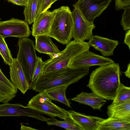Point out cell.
Instances as JSON below:
<instances>
[{"mask_svg":"<svg viewBox=\"0 0 130 130\" xmlns=\"http://www.w3.org/2000/svg\"><path fill=\"white\" fill-rule=\"evenodd\" d=\"M20 129L21 130H37L30 127L25 126L23 124L21 125Z\"/></svg>","mask_w":130,"mask_h":130,"instance_id":"cell-32","label":"cell"},{"mask_svg":"<svg viewBox=\"0 0 130 130\" xmlns=\"http://www.w3.org/2000/svg\"><path fill=\"white\" fill-rule=\"evenodd\" d=\"M74 8L71 12L73 21L72 38L78 42L89 40L93 36L92 31L95 26L87 20L77 9Z\"/></svg>","mask_w":130,"mask_h":130,"instance_id":"cell-7","label":"cell"},{"mask_svg":"<svg viewBox=\"0 0 130 130\" xmlns=\"http://www.w3.org/2000/svg\"><path fill=\"white\" fill-rule=\"evenodd\" d=\"M130 99V88L121 83L117 94L112 103L117 105Z\"/></svg>","mask_w":130,"mask_h":130,"instance_id":"cell-25","label":"cell"},{"mask_svg":"<svg viewBox=\"0 0 130 130\" xmlns=\"http://www.w3.org/2000/svg\"><path fill=\"white\" fill-rule=\"evenodd\" d=\"M19 116L30 117L42 121H46L48 119L41 112L19 103H7L0 104V117Z\"/></svg>","mask_w":130,"mask_h":130,"instance_id":"cell-10","label":"cell"},{"mask_svg":"<svg viewBox=\"0 0 130 130\" xmlns=\"http://www.w3.org/2000/svg\"><path fill=\"white\" fill-rule=\"evenodd\" d=\"M90 47L88 42H78L74 40L70 41L58 55L44 61L42 73L45 74L66 68L68 67L72 59L84 52L89 50Z\"/></svg>","mask_w":130,"mask_h":130,"instance_id":"cell-4","label":"cell"},{"mask_svg":"<svg viewBox=\"0 0 130 130\" xmlns=\"http://www.w3.org/2000/svg\"><path fill=\"white\" fill-rule=\"evenodd\" d=\"M16 59L30 84L37 58L34 41L27 37L19 38Z\"/></svg>","mask_w":130,"mask_h":130,"instance_id":"cell-5","label":"cell"},{"mask_svg":"<svg viewBox=\"0 0 130 130\" xmlns=\"http://www.w3.org/2000/svg\"><path fill=\"white\" fill-rule=\"evenodd\" d=\"M107 114L108 117L130 121V99L117 105L111 103L107 107Z\"/></svg>","mask_w":130,"mask_h":130,"instance_id":"cell-18","label":"cell"},{"mask_svg":"<svg viewBox=\"0 0 130 130\" xmlns=\"http://www.w3.org/2000/svg\"><path fill=\"white\" fill-rule=\"evenodd\" d=\"M9 2L14 4L21 6H25L26 3L22 0H7Z\"/></svg>","mask_w":130,"mask_h":130,"instance_id":"cell-31","label":"cell"},{"mask_svg":"<svg viewBox=\"0 0 130 130\" xmlns=\"http://www.w3.org/2000/svg\"><path fill=\"white\" fill-rule=\"evenodd\" d=\"M90 46L99 51L104 56L113 55L115 49L119 44L118 41L97 35L93 36L88 42Z\"/></svg>","mask_w":130,"mask_h":130,"instance_id":"cell-14","label":"cell"},{"mask_svg":"<svg viewBox=\"0 0 130 130\" xmlns=\"http://www.w3.org/2000/svg\"><path fill=\"white\" fill-rule=\"evenodd\" d=\"M71 100L90 106L94 109L100 110L106 102L105 99L99 96L93 92H81Z\"/></svg>","mask_w":130,"mask_h":130,"instance_id":"cell-17","label":"cell"},{"mask_svg":"<svg viewBox=\"0 0 130 130\" xmlns=\"http://www.w3.org/2000/svg\"><path fill=\"white\" fill-rule=\"evenodd\" d=\"M58 0H52V4L54 3L56 1H58Z\"/></svg>","mask_w":130,"mask_h":130,"instance_id":"cell-34","label":"cell"},{"mask_svg":"<svg viewBox=\"0 0 130 130\" xmlns=\"http://www.w3.org/2000/svg\"><path fill=\"white\" fill-rule=\"evenodd\" d=\"M54 18L48 35L63 44L72 38L73 21L71 11L67 6H61L52 11Z\"/></svg>","mask_w":130,"mask_h":130,"instance_id":"cell-3","label":"cell"},{"mask_svg":"<svg viewBox=\"0 0 130 130\" xmlns=\"http://www.w3.org/2000/svg\"><path fill=\"white\" fill-rule=\"evenodd\" d=\"M121 74L118 63L100 66L91 73L87 86L99 96L113 100L121 83Z\"/></svg>","mask_w":130,"mask_h":130,"instance_id":"cell-1","label":"cell"},{"mask_svg":"<svg viewBox=\"0 0 130 130\" xmlns=\"http://www.w3.org/2000/svg\"><path fill=\"white\" fill-rule=\"evenodd\" d=\"M115 8L117 10L130 6V0H115Z\"/></svg>","mask_w":130,"mask_h":130,"instance_id":"cell-29","label":"cell"},{"mask_svg":"<svg viewBox=\"0 0 130 130\" xmlns=\"http://www.w3.org/2000/svg\"><path fill=\"white\" fill-rule=\"evenodd\" d=\"M9 68L10 81L24 94L30 89V84L16 58H13Z\"/></svg>","mask_w":130,"mask_h":130,"instance_id":"cell-12","label":"cell"},{"mask_svg":"<svg viewBox=\"0 0 130 130\" xmlns=\"http://www.w3.org/2000/svg\"><path fill=\"white\" fill-rule=\"evenodd\" d=\"M54 16L53 11L48 10L37 15L32 24V35H48Z\"/></svg>","mask_w":130,"mask_h":130,"instance_id":"cell-13","label":"cell"},{"mask_svg":"<svg viewBox=\"0 0 130 130\" xmlns=\"http://www.w3.org/2000/svg\"><path fill=\"white\" fill-rule=\"evenodd\" d=\"M1 18H0V20H1Z\"/></svg>","mask_w":130,"mask_h":130,"instance_id":"cell-36","label":"cell"},{"mask_svg":"<svg viewBox=\"0 0 130 130\" xmlns=\"http://www.w3.org/2000/svg\"><path fill=\"white\" fill-rule=\"evenodd\" d=\"M53 117H50L46 123L48 125H55L68 130H82L81 128L70 118L63 121L57 120Z\"/></svg>","mask_w":130,"mask_h":130,"instance_id":"cell-23","label":"cell"},{"mask_svg":"<svg viewBox=\"0 0 130 130\" xmlns=\"http://www.w3.org/2000/svg\"><path fill=\"white\" fill-rule=\"evenodd\" d=\"M112 0H79L73 5L88 20L92 23L110 4Z\"/></svg>","mask_w":130,"mask_h":130,"instance_id":"cell-8","label":"cell"},{"mask_svg":"<svg viewBox=\"0 0 130 130\" xmlns=\"http://www.w3.org/2000/svg\"><path fill=\"white\" fill-rule=\"evenodd\" d=\"M114 62L109 58L96 54L88 50L74 58L68 67L72 68L89 67L94 66H104Z\"/></svg>","mask_w":130,"mask_h":130,"instance_id":"cell-11","label":"cell"},{"mask_svg":"<svg viewBox=\"0 0 130 130\" xmlns=\"http://www.w3.org/2000/svg\"><path fill=\"white\" fill-rule=\"evenodd\" d=\"M69 116L82 130H97L100 123L104 119L87 115L73 110L68 111Z\"/></svg>","mask_w":130,"mask_h":130,"instance_id":"cell-15","label":"cell"},{"mask_svg":"<svg viewBox=\"0 0 130 130\" xmlns=\"http://www.w3.org/2000/svg\"><path fill=\"white\" fill-rule=\"evenodd\" d=\"M89 67L66 68L45 74L41 73L31 85L30 89L40 92L56 86L70 85L77 82L88 75Z\"/></svg>","mask_w":130,"mask_h":130,"instance_id":"cell-2","label":"cell"},{"mask_svg":"<svg viewBox=\"0 0 130 130\" xmlns=\"http://www.w3.org/2000/svg\"><path fill=\"white\" fill-rule=\"evenodd\" d=\"M23 0L26 3V4H27V2H28V0Z\"/></svg>","mask_w":130,"mask_h":130,"instance_id":"cell-35","label":"cell"},{"mask_svg":"<svg viewBox=\"0 0 130 130\" xmlns=\"http://www.w3.org/2000/svg\"><path fill=\"white\" fill-rule=\"evenodd\" d=\"M44 91L39 92L28 101L27 106L48 116L65 120L70 118L68 111L54 104Z\"/></svg>","mask_w":130,"mask_h":130,"instance_id":"cell-6","label":"cell"},{"mask_svg":"<svg viewBox=\"0 0 130 130\" xmlns=\"http://www.w3.org/2000/svg\"><path fill=\"white\" fill-rule=\"evenodd\" d=\"M28 24L24 20L12 18L0 21V36L4 38L13 37L19 39L27 38L31 33Z\"/></svg>","mask_w":130,"mask_h":130,"instance_id":"cell-9","label":"cell"},{"mask_svg":"<svg viewBox=\"0 0 130 130\" xmlns=\"http://www.w3.org/2000/svg\"><path fill=\"white\" fill-rule=\"evenodd\" d=\"M130 63H129L127 65V68L126 70L124 72L125 76L129 78H130Z\"/></svg>","mask_w":130,"mask_h":130,"instance_id":"cell-33","label":"cell"},{"mask_svg":"<svg viewBox=\"0 0 130 130\" xmlns=\"http://www.w3.org/2000/svg\"><path fill=\"white\" fill-rule=\"evenodd\" d=\"M35 38V47L38 52L47 55L50 58L55 57L60 53L61 51L48 35H39Z\"/></svg>","mask_w":130,"mask_h":130,"instance_id":"cell-16","label":"cell"},{"mask_svg":"<svg viewBox=\"0 0 130 130\" xmlns=\"http://www.w3.org/2000/svg\"><path fill=\"white\" fill-rule=\"evenodd\" d=\"M44 65V62L42 60V58L37 57L31 81L30 84V86L36 80L39 75L42 73Z\"/></svg>","mask_w":130,"mask_h":130,"instance_id":"cell-26","label":"cell"},{"mask_svg":"<svg viewBox=\"0 0 130 130\" xmlns=\"http://www.w3.org/2000/svg\"><path fill=\"white\" fill-rule=\"evenodd\" d=\"M120 24L124 30L130 29V6L124 8Z\"/></svg>","mask_w":130,"mask_h":130,"instance_id":"cell-27","label":"cell"},{"mask_svg":"<svg viewBox=\"0 0 130 130\" xmlns=\"http://www.w3.org/2000/svg\"><path fill=\"white\" fill-rule=\"evenodd\" d=\"M68 86L67 85L59 86L43 91L51 100L60 102L68 107L71 108V103L66 95V90Z\"/></svg>","mask_w":130,"mask_h":130,"instance_id":"cell-21","label":"cell"},{"mask_svg":"<svg viewBox=\"0 0 130 130\" xmlns=\"http://www.w3.org/2000/svg\"><path fill=\"white\" fill-rule=\"evenodd\" d=\"M23 13L24 21L28 24L33 23L38 15L39 7V0H28L25 6Z\"/></svg>","mask_w":130,"mask_h":130,"instance_id":"cell-22","label":"cell"},{"mask_svg":"<svg viewBox=\"0 0 130 130\" xmlns=\"http://www.w3.org/2000/svg\"><path fill=\"white\" fill-rule=\"evenodd\" d=\"M18 89L6 76H0V103L11 101L16 96Z\"/></svg>","mask_w":130,"mask_h":130,"instance_id":"cell-19","label":"cell"},{"mask_svg":"<svg viewBox=\"0 0 130 130\" xmlns=\"http://www.w3.org/2000/svg\"><path fill=\"white\" fill-rule=\"evenodd\" d=\"M123 43L128 46L130 49V30L129 29L126 32Z\"/></svg>","mask_w":130,"mask_h":130,"instance_id":"cell-30","label":"cell"},{"mask_svg":"<svg viewBox=\"0 0 130 130\" xmlns=\"http://www.w3.org/2000/svg\"><path fill=\"white\" fill-rule=\"evenodd\" d=\"M97 130H130V121L108 117L100 123Z\"/></svg>","mask_w":130,"mask_h":130,"instance_id":"cell-20","label":"cell"},{"mask_svg":"<svg viewBox=\"0 0 130 130\" xmlns=\"http://www.w3.org/2000/svg\"><path fill=\"white\" fill-rule=\"evenodd\" d=\"M0 55L5 64L10 66L13 60L10 50L5 40V38L0 36Z\"/></svg>","mask_w":130,"mask_h":130,"instance_id":"cell-24","label":"cell"},{"mask_svg":"<svg viewBox=\"0 0 130 130\" xmlns=\"http://www.w3.org/2000/svg\"><path fill=\"white\" fill-rule=\"evenodd\" d=\"M39 7L38 15L44 12L50 8L51 5L52 0H39Z\"/></svg>","mask_w":130,"mask_h":130,"instance_id":"cell-28","label":"cell"}]
</instances>
